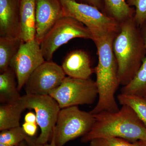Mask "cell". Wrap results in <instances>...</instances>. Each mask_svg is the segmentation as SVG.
<instances>
[{"label": "cell", "instance_id": "21", "mask_svg": "<svg viewBox=\"0 0 146 146\" xmlns=\"http://www.w3.org/2000/svg\"><path fill=\"white\" fill-rule=\"evenodd\" d=\"M27 136L21 126L6 129L2 131L0 133V143L18 146L25 141Z\"/></svg>", "mask_w": 146, "mask_h": 146}, {"label": "cell", "instance_id": "22", "mask_svg": "<svg viewBox=\"0 0 146 146\" xmlns=\"http://www.w3.org/2000/svg\"><path fill=\"white\" fill-rule=\"evenodd\" d=\"M90 146H139V142H131L123 138L104 137L96 138L90 142Z\"/></svg>", "mask_w": 146, "mask_h": 146}, {"label": "cell", "instance_id": "5", "mask_svg": "<svg viewBox=\"0 0 146 146\" xmlns=\"http://www.w3.org/2000/svg\"><path fill=\"white\" fill-rule=\"evenodd\" d=\"M60 1L64 16L74 18L83 24L91 32L93 37L102 33L117 34L119 31L120 24L97 7L76 0Z\"/></svg>", "mask_w": 146, "mask_h": 146}, {"label": "cell", "instance_id": "9", "mask_svg": "<svg viewBox=\"0 0 146 146\" xmlns=\"http://www.w3.org/2000/svg\"><path fill=\"white\" fill-rule=\"evenodd\" d=\"M62 67L52 61H46L30 76L24 87L27 95H50L66 77Z\"/></svg>", "mask_w": 146, "mask_h": 146}, {"label": "cell", "instance_id": "14", "mask_svg": "<svg viewBox=\"0 0 146 146\" xmlns=\"http://www.w3.org/2000/svg\"><path fill=\"white\" fill-rule=\"evenodd\" d=\"M36 18L35 0H21L20 38L27 42L35 39Z\"/></svg>", "mask_w": 146, "mask_h": 146}, {"label": "cell", "instance_id": "16", "mask_svg": "<svg viewBox=\"0 0 146 146\" xmlns=\"http://www.w3.org/2000/svg\"><path fill=\"white\" fill-rule=\"evenodd\" d=\"M103 13L120 24L134 17L135 9L129 6L125 0H101Z\"/></svg>", "mask_w": 146, "mask_h": 146}, {"label": "cell", "instance_id": "26", "mask_svg": "<svg viewBox=\"0 0 146 146\" xmlns=\"http://www.w3.org/2000/svg\"><path fill=\"white\" fill-rule=\"evenodd\" d=\"M77 2L89 5L102 11L103 4L101 0H76Z\"/></svg>", "mask_w": 146, "mask_h": 146}, {"label": "cell", "instance_id": "28", "mask_svg": "<svg viewBox=\"0 0 146 146\" xmlns=\"http://www.w3.org/2000/svg\"><path fill=\"white\" fill-rule=\"evenodd\" d=\"M139 146H146V141H139Z\"/></svg>", "mask_w": 146, "mask_h": 146}, {"label": "cell", "instance_id": "11", "mask_svg": "<svg viewBox=\"0 0 146 146\" xmlns=\"http://www.w3.org/2000/svg\"><path fill=\"white\" fill-rule=\"evenodd\" d=\"M36 18L35 39H42L59 19L64 17L60 0H35Z\"/></svg>", "mask_w": 146, "mask_h": 146}, {"label": "cell", "instance_id": "29", "mask_svg": "<svg viewBox=\"0 0 146 146\" xmlns=\"http://www.w3.org/2000/svg\"><path fill=\"white\" fill-rule=\"evenodd\" d=\"M18 146H29L25 141H23Z\"/></svg>", "mask_w": 146, "mask_h": 146}, {"label": "cell", "instance_id": "17", "mask_svg": "<svg viewBox=\"0 0 146 146\" xmlns=\"http://www.w3.org/2000/svg\"><path fill=\"white\" fill-rule=\"evenodd\" d=\"M25 108L21 99L16 102L2 104L0 106V130L20 126L22 113Z\"/></svg>", "mask_w": 146, "mask_h": 146}, {"label": "cell", "instance_id": "4", "mask_svg": "<svg viewBox=\"0 0 146 146\" xmlns=\"http://www.w3.org/2000/svg\"><path fill=\"white\" fill-rule=\"evenodd\" d=\"M95 122L94 115L80 110L78 106L60 109L52 133L56 146H63L82 137L91 130Z\"/></svg>", "mask_w": 146, "mask_h": 146}, {"label": "cell", "instance_id": "10", "mask_svg": "<svg viewBox=\"0 0 146 146\" xmlns=\"http://www.w3.org/2000/svg\"><path fill=\"white\" fill-rule=\"evenodd\" d=\"M45 61L40 43L36 39L22 43L9 66L16 74L19 91L33 72Z\"/></svg>", "mask_w": 146, "mask_h": 146}, {"label": "cell", "instance_id": "13", "mask_svg": "<svg viewBox=\"0 0 146 146\" xmlns=\"http://www.w3.org/2000/svg\"><path fill=\"white\" fill-rule=\"evenodd\" d=\"M61 67L66 75L74 78L88 79L95 72V69L91 67L90 56L82 50H74L68 54Z\"/></svg>", "mask_w": 146, "mask_h": 146}, {"label": "cell", "instance_id": "3", "mask_svg": "<svg viewBox=\"0 0 146 146\" xmlns=\"http://www.w3.org/2000/svg\"><path fill=\"white\" fill-rule=\"evenodd\" d=\"M94 125L81 142H90L96 138L118 137L131 142L146 141V127L129 106L123 105L118 111H102L94 115Z\"/></svg>", "mask_w": 146, "mask_h": 146}, {"label": "cell", "instance_id": "24", "mask_svg": "<svg viewBox=\"0 0 146 146\" xmlns=\"http://www.w3.org/2000/svg\"><path fill=\"white\" fill-rule=\"evenodd\" d=\"M22 127L27 136L34 137L36 135L37 130V124L36 123H31L25 122Z\"/></svg>", "mask_w": 146, "mask_h": 146}, {"label": "cell", "instance_id": "1", "mask_svg": "<svg viewBox=\"0 0 146 146\" xmlns=\"http://www.w3.org/2000/svg\"><path fill=\"white\" fill-rule=\"evenodd\" d=\"M117 34L102 33L94 36L92 39L96 47L98 56V65L95 68L98 100L90 112L93 115L102 111L116 112L119 110L115 94L120 84L117 63L112 46Z\"/></svg>", "mask_w": 146, "mask_h": 146}, {"label": "cell", "instance_id": "8", "mask_svg": "<svg viewBox=\"0 0 146 146\" xmlns=\"http://www.w3.org/2000/svg\"><path fill=\"white\" fill-rule=\"evenodd\" d=\"M21 102L25 109L33 110L36 123L41 133L36 142L39 144L48 143L51 138L60 108L57 102L49 95L33 96L26 95L21 97Z\"/></svg>", "mask_w": 146, "mask_h": 146}, {"label": "cell", "instance_id": "7", "mask_svg": "<svg viewBox=\"0 0 146 146\" xmlns=\"http://www.w3.org/2000/svg\"><path fill=\"white\" fill-rule=\"evenodd\" d=\"M60 109L94 103L98 96L96 81L66 77L61 84L50 94Z\"/></svg>", "mask_w": 146, "mask_h": 146}, {"label": "cell", "instance_id": "15", "mask_svg": "<svg viewBox=\"0 0 146 146\" xmlns=\"http://www.w3.org/2000/svg\"><path fill=\"white\" fill-rule=\"evenodd\" d=\"M21 97L15 72L10 67L0 74V102L2 104L16 102Z\"/></svg>", "mask_w": 146, "mask_h": 146}, {"label": "cell", "instance_id": "2", "mask_svg": "<svg viewBox=\"0 0 146 146\" xmlns=\"http://www.w3.org/2000/svg\"><path fill=\"white\" fill-rule=\"evenodd\" d=\"M120 85L129 83L138 73L146 57V46L141 28L133 18L120 24V31L113 42Z\"/></svg>", "mask_w": 146, "mask_h": 146}, {"label": "cell", "instance_id": "12", "mask_svg": "<svg viewBox=\"0 0 146 146\" xmlns=\"http://www.w3.org/2000/svg\"><path fill=\"white\" fill-rule=\"evenodd\" d=\"M21 0H0V37H20Z\"/></svg>", "mask_w": 146, "mask_h": 146}, {"label": "cell", "instance_id": "20", "mask_svg": "<svg viewBox=\"0 0 146 146\" xmlns=\"http://www.w3.org/2000/svg\"><path fill=\"white\" fill-rule=\"evenodd\" d=\"M117 98L120 105L129 106L146 127V99L133 94H119Z\"/></svg>", "mask_w": 146, "mask_h": 146}, {"label": "cell", "instance_id": "31", "mask_svg": "<svg viewBox=\"0 0 146 146\" xmlns=\"http://www.w3.org/2000/svg\"><path fill=\"white\" fill-rule=\"evenodd\" d=\"M144 97H145V98L146 99V95L145 96H144Z\"/></svg>", "mask_w": 146, "mask_h": 146}, {"label": "cell", "instance_id": "18", "mask_svg": "<svg viewBox=\"0 0 146 146\" xmlns=\"http://www.w3.org/2000/svg\"><path fill=\"white\" fill-rule=\"evenodd\" d=\"M146 46V23L141 28ZM121 93L133 94L144 97L146 95V57L133 79L127 85L123 86Z\"/></svg>", "mask_w": 146, "mask_h": 146}, {"label": "cell", "instance_id": "6", "mask_svg": "<svg viewBox=\"0 0 146 146\" xmlns=\"http://www.w3.org/2000/svg\"><path fill=\"white\" fill-rule=\"evenodd\" d=\"M92 40L91 32L79 21L64 16L59 19L42 39L40 46L46 61H51L55 52L72 39Z\"/></svg>", "mask_w": 146, "mask_h": 146}, {"label": "cell", "instance_id": "19", "mask_svg": "<svg viewBox=\"0 0 146 146\" xmlns=\"http://www.w3.org/2000/svg\"><path fill=\"white\" fill-rule=\"evenodd\" d=\"M23 40L20 37H0V72L7 70L11 62L19 50Z\"/></svg>", "mask_w": 146, "mask_h": 146}, {"label": "cell", "instance_id": "30", "mask_svg": "<svg viewBox=\"0 0 146 146\" xmlns=\"http://www.w3.org/2000/svg\"><path fill=\"white\" fill-rule=\"evenodd\" d=\"M0 146H11L9 145H6V144L0 143Z\"/></svg>", "mask_w": 146, "mask_h": 146}, {"label": "cell", "instance_id": "27", "mask_svg": "<svg viewBox=\"0 0 146 146\" xmlns=\"http://www.w3.org/2000/svg\"><path fill=\"white\" fill-rule=\"evenodd\" d=\"M25 122L28 123H36V118L35 113L32 112L27 113L25 117Z\"/></svg>", "mask_w": 146, "mask_h": 146}, {"label": "cell", "instance_id": "25", "mask_svg": "<svg viewBox=\"0 0 146 146\" xmlns=\"http://www.w3.org/2000/svg\"><path fill=\"white\" fill-rule=\"evenodd\" d=\"M25 141L27 142L29 146H56L54 135L53 134L51 138L50 143L49 144L48 143L44 144L38 143L36 142L35 138L30 137L28 136H27Z\"/></svg>", "mask_w": 146, "mask_h": 146}, {"label": "cell", "instance_id": "23", "mask_svg": "<svg viewBox=\"0 0 146 146\" xmlns=\"http://www.w3.org/2000/svg\"><path fill=\"white\" fill-rule=\"evenodd\" d=\"M128 5L135 9L134 19L139 27L146 23V0H125Z\"/></svg>", "mask_w": 146, "mask_h": 146}]
</instances>
